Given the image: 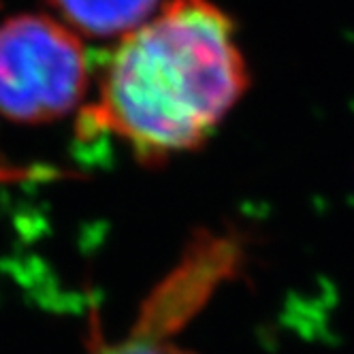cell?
I'll return each instance as SVG.
<instances>
[{"label": "cell", "mask_w": 354, "mask_h": 354, "mask_svg": "<svg viewBox=\"0 0 354 354\" xmlns=\"http://www.w3.org/2000/svg\"><path fill=\"white\" fill-rule=\"evenodd\" d=\"M245 90L233 19L209 0H171L122 37L84 122L158 165L205 143Z\"/></svg>", "instance_id": "cell-1"}, {"label": "cell", "mask_w": 354, "mask_h": 354, "mask_svg": "<svg viewBox=\"0 0 354 354\" xmlns=\"http://www.w3.org/2000/svg\"><path fill=\"white\" fill-rule=\"evenodd\" d=\"M88 90V58L68 26L47 15L0 24V115L15 124L64 118Z\"/></svg>", "instance_id": "cell-2"}, {"label": "cell", "mask_w": 354, "mask_h": 354, "mask_svg": "<svg viewBox=\"0 0 354 354\" xmlns=\"http://www.w3.org/2000/svg\"><path fill=\"white\" fill-rule=\"evenodd\" d=\"M160 0H49L73 32L94 39L126 37L154 15Z\"/></svg>", "instance_id": "cell-3"}, {"label": "cell", "mask_w": 354, "mask_h": 354, "mask_svg": "<svg viewBox=\"0 0 354 354\" xmlns=\"http://www.w3.org/2000/svg\"><path fill=\"white\" fill-rule=\"evenodd\" d=\"M94 354H194L171 342H162L149 333H141L133 339H126L113 346H100Z\"/></svg>", "instance_id": "cell-4"}]
</instances>
